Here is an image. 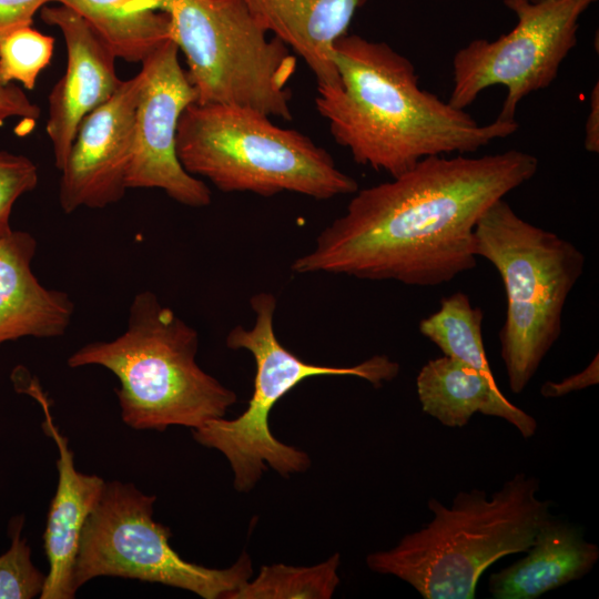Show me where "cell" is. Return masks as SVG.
Masks as SVG:
<instances>
[{"instance_id": "6da1fadb", "label": "cell", "mask_w": 599, "mask_h": 599, "mask_svg": "<svg viewBox=\"0 0 599 599\" xmlns=\"http://www.w3.org/2000/svg\"><path fill=\"white\" fill-rule=\"evenodd\" d=\"M537 170V158L519 150L425 158L390 181L357 190L291 268L412 286L448 283L476 266L480 216Z\"/></svg>"}, {"instance_id": "7a4b0ae2", "label": "cell", "mask_w": 599, "mask_h": 599, "mask_svg": "<svg viewBox=\"0 0 599 599\" xmlns=\"http://www.w3.org/2000/svg\"><path fill=\"white\" fill-rule=\"evenodd\" d=\"M333 53L341 85H317L315 106L359 165L395 177L425 158L474 153L518 130L516 121L479 124L422 89L412 61L386 42L346 33Z\"/></svg>"}, {"instance_id": "3957f363", "label": "cell", "mask_w": 599, "mask_h": 599, "mask_svg": "<svg viewBox=\"0 0 599 599\" xmlns=\"http://www.w3.org/2000/svg\"><path fill=\"white\" fill-rule=\"evenodd\" d=\"M540 481L520 471L487 496L459 491L449 506L432 497L433 518L396 546L366 557L367 567L410 585L424 599H473L483 572L500 558L525 552L552 515L537 497Z\"/></svg>"}, {"instance_id": "277c9868", "label": "cell", "mask_w": 599, "mask_h": 599, "mask_svg": "<svg viewBox=\"0 0 599 599\" xmlns=\"http://www.w3.org/2000/svg\"><path fill=\"white\" fill-rule=\"evenodd\" d=\"M199 334L151 291L139 292L126 329L112 341L83 345L71 368L98 365L113 373L123 423L136 430L199 428L222 418L236 394L196 363Z\"/></svg>"}, {"instance_id": "5b68a950", "label": "cell", "mask_w": 599, "mask_h": 599, "mask_svg": "<svg viewBox=\"0 0 599 599\" xmlns=\"http://www.w3.org/2000/svg\"><path fill=\"white\" fill-rule=\"evenodd\" d=\"M176 153L186 172L224 193L293 192L329 200L358 190L309 136L250 108L190 104L180 118Z\"/></svg>"}, {"instance_id": "8992f818", "label": "cell", "mask_w": 599, "mask_h": 599, "mask_svg": "<svg viewBox=\"0 0 599 599\" xmlns=\"http://www.w3.org/2000/svg\"><path fill=\"white\" fill-rule=\"evenodd\" d=\"M474 233L476 255L495 266L505 287L500 356L510 390L519 394L560 337L564 307L586 256L568 240L521 219L505 199L480 216Z\"/></svg>"}, {"instance_id": "52a82bcc", "label": "cell", "mask_w": 599, "mask_h": 599, "mask_svg": "<svg viewBox=\"0 0 599 599\" xmlns=\"http://www.w3.org/2000/svg\"><path fill=\"white\" fill-rule=\"evenodd\" d=\"M170 18L171 39L185 57L197 103L250 108L290 121L288 83L296 59L268 38L242 0H135Z\"/></svg>"}, {"instance_id": "ba28073f", "label": "cell", "mask_w": 599, "mask_h": 599, "mask_svg": "<svg viewBox=\"0 0 599 599\" xmlns=\"http://www.w3.org/2000/svg\"><path fill=\"white\" fill-rule=\"evenodd\" d=\"M154 495L133 484H105L82 530L73 571L75 590L98 577H120L184 589L204 599H229L252 576L244 551L229 568L190 562L171 547L170 529L153 519Z\"/></svg>"}, {"instance_id": "9c48e42d", "label": "cell", "mask_w": 599, "mask_h": 599, "mask_svg": "<svg viewBox=\"0 0 599 599\" xmlns=\"http://www.w3.org/2000/svg\"><path fill=\"white\" fill-rule=\"evenodd\" d=\"M597 0H504L516 26L495 40L474 39L453 58L448 102L469 106L487 88L507 89L498 120L516 121L518 104L548 88L578 42L580 18Z\"/></svg>"}, {"instance_id": "30bf717a", "label": "cell", "mask_w": 599, "mask_h": 599, "mask_svg": "<svg viewBox=\"0 0 599 599\" xmlns=\"http://www.w3.org/2000/svg\"><path fill=\"white\" fill-rule=\"evenodd\" d=\"M135 109L132 156L128 189H159L175 202L207 206L210 187L182 166L176 153V134L184 110L197 101V93L179 60V48L169 39L142 62Z\"/></svg>"}, {"instance_id": "8fae6325", "label": "cell", "mask_w": 599, "mask_h": 599, "mask_svg": "<svg viewBox=\"0 0 599 599\" xmlns=\"http://www.w3.org/2000/svg\"><path fill=\"white\" fill-rule=\"evenodd\" d=\"M140 82L139 73L122 80L115 93L82 120L60 170L59 203L65 214L104 209L124 196Z\"/></svg>"}, {"instance_id": "7c38bea8", "label": "cell", "mask_w": 599, "mask_h": 599, "mask_svg": "<svg viewBox=\"0 0 599 599\" xmlns=\"http://www.w3.org/2000/svg\"><path fill=\"white\" fill-rule=\"evenodd\" d=\"M40 17L61 31L67 49V68L49 94L45 123L54 165L60 171L82 120L106 102L122 80L115 71L116 57L78 13L57 4L44 6Z\"/></svg>"}, {"instance_id": "4fadbf2b", "label": "cell", "mask_w": 599, "mask_h": 599, "mask_svg": "<svg viewBox=\"0 0 599 599\" xmlns=\"http://www.w3.org/2000/svg\"><path fill=\"white\" fill-rule=\"evenodd\" d=\"M44 412L43 428L58 448V485L43 532L49 573L41 599H71L77 590L73 571L84 525L101 498L106 481L75 468L69 440L52 420L45 398L37 396Z\"/></svg>"}, {"instance_id": "5bb4252c", "label": "cell", "mask_w": 599, "mask_h": 599, "mask_svg": "<svg viewBox=\"0 0 599 599\" xmlns=\"http://www.w3.org/2000/svg\"><path fill=\"white\" fill-rule=\"evenodd\" d=\"M35 238L11 231L0 237V345L22 337L52 338L64 335L74 304L69 294L44 287L31 264Z\"/></svg>"}, {"instance_id": "9a60e30c", "label": "cell", "mask_w": 599, "mask_h": 599, "mask_svg": "<svg viewBox=\"0 0 599 599\" xmlns=\"http://www.w3.org/2000/svg\"><path fill=\"white\" fill-rule=\"evenodd\" d=\"M257 23L297 53L317 85L339 87L334 43L367 0H242Z\"/></svg>"}, {"instance_id": "2e32d148", "label": "cell", "mask_w": 599, "mask_h": 599, "mask_svg": "<svg viewBox=\"0 0 599 599\" xmlns=\"http://www.w3.org/2000/svg\"><path fill=\"white\" fill-rule=\"evenodd\" d=\"M526 556L494 572L488 591L494 599H537L588 575L599 547L581 529L551 516L538 529Z\"/></svg>"}, {"instance_id": "e0dca14e", "label": "cell", "mask_w": 599, "mask_h": 599, "mask_svg": "<svg viewBox=\"0 0 599 599\" xmlns=\"http://www.w3.org/2000/svg\"><path fill=\"white\" fill-rule=\"evenodd\" d=\"M422 409L441 425L465 427L476 413L501 418L512 425L524 438L536 434L537 420L511 404L497 384L469 365L441 356L428 361L416 377Z\"/></svg>"}, {"instance_id": "ac0fdd59", "label": "cell", "mask_w": 599, "mask_h": 599, "mask_svg": "<svg viewBox=\"0 0 599 599\" xmlns=\"http://www.w3.org/2000/svg\"><path fill=\"white\" fill-rule=\"evenodd\" d=\"M255 321L251 328L234 326L226 335L231 349H246L255 365H264L281 374L294 387L313 376H356L375 387L390 382L399 374V364L386 355H374L354 366H322L301 359L284 347L274 331L276 297L270 292H260L251 297Z\"/></svg>"}, {"instance_id": "d6986e66", "label": "cell", "mask_w": 599, "mask_h": 599, "mask_svg": "<svg viewBox=\"0 0 599 599\" xmlns=\"http://www.w3.org/2000/svg\"><path fill=\"white\" fill-rule=\"evenodd\" d=\"M135 0H50L84 19L116 59L142 62L171 39L169 16L160 10L132 9Z\"/></svg>"}, {"instance_id": "ffe728a7", "label": "cell", "mask_w": 599, "mask_h": 599, "mask_svg": "<svg viewBox=\"0 0 599 599\" xmlns=\"http://www.w3.org/2000/svg\"><path fill=\"white\" fill-rule=\"evenodd\" d=\"M484 314L467 294L456 292L441 298L439 308L419 323V332L444 353L497 384L485 352L481 324Z\"/></svg>"}, {"instance_id": "44dd1931", "label": "cell", "mask_w": 599, "mask_h": 599, "mask_svg": "<svg viewBox=\"0 0 599 599\" xmlns=\"http://www.w3.org/2000/svg\"><path fill=\"white\" fill-rule=\"evenodd\" d=\"M339 562L335 554L312 567L263 566L255 579L246 581L229 599H328L339 583Z\"/></svg>"}, {"instance_id": "7402d4cb", "label": "cell", "mask_w": 599, "mask_h": 599, "mask_svg": "<svg viewBox=\"0 0 599 599\" xmlns=\"http://www.w3.org/2000/svg\"><path fill=\"white\" fill-rule=\"evenodd\" d=\"M54 38L23 26L0 35V81L20 82L33 90L40 73L50 64Z\"/></svg>"}, {"instance_id": "603a6c76", "label": "cell", "mask_w": 599, "mask_h": 599, "mask_svg": "<svg viewBox=\"0 0 599 599\" xmlns=\"http://www.w3.org/2000/svg\"><path fill=\"white\" fill-rule=\"evenodd\" d=\"M24 515L13 516L8 524L11 544L0 556V599H32L40 596L47 576L32 562L31 548L22 536Z\"/></svg>"}, {"instance_id": "cb8c5ba5", "label": "cell", "mask_w": 599, "mask_h": 599, "mask_svg": "<svg viewBox=\"0 0 599 599\" xmlns=\"http://www.w3.org/2000/svg\"><path fill=\"white\" fill-rule=\"evenodd\" d=\"M38 167L27 156L0 151V237L12 229L9 220L16 201L38 184Z\"/></svg>"}, {"instance_id": "d4e9b609", "label": "cell", "mask_w": 599, "mask_h": 599, "mask_svg": "<svg viewBox=\"0 0 599 599\" xmlns=\"http://www.w3.org/2000/svg\"><path fill=\"white\" fill-rule=\"evenodd\" d=\"M40 113L39 106L18 85L0 81V128L10 118H20L33 125Z\"/></svg>"}, {"instance_id": "484cf974", "label": "cell", "mask_w": 599, "mask_h": 599, "mask_svg": "<svg viewBox=\"0 0 599 599\" xmlns=\"http://www.w3.org/2000/svg\"><path fill=\"white\" fill-rule=\"evenodd\" d=\"M599 383V355L581 372L570 375L559 382L548 380L540 387V394L546 398H557L572 392L581 390Z\"/></svg>"}, {"instance_id": "4316f807", "label": "cell", "mask_w": 599, "mask_h": 599, "mask_svg": "<svg viewBox=\"0 0 599 599\" xmlns=\"http://www.w3.org/2000/svg\"><path fill=\"white\" fill-rule=\"evenodd\" d=\"M50 0H0V35L23 26H32L34 14Z\"/></svg>"}, {"instance_id": "83f0119b", "label": "cell", "mask_w": 599, "mask_h": 599, "mask_svg": "<svg viewBox=\"0 0 599 599\" xmlns=\"http://www.w3.org/2000/svg\"><path fill=\"white\" fill-rule=\"evenodd\" d=\"M585 149L590 153L599 152V84L593 85L590 94L589 113L585 125Z\"/></svg>"}]
</instances>
